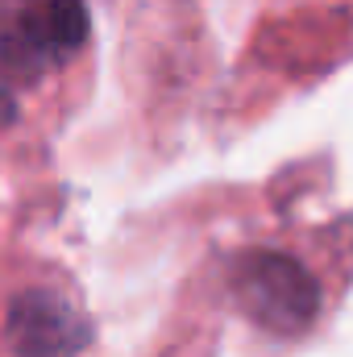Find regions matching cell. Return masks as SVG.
<instances>
[{
    "label": "cell",
    "instance_id": "obj_1",
    "mask_svg": "<svg viewBox=\"0 0 353 357\" xmlns=\"http://www.w3.org/2000/svg\"><path fill=\"white\" fill-rule=\"evenodd\" d=\"M88 42L84 0H8L0 8V116L42 75L59 71Z\"/></svg>",
    "mask_w": 353,
    "mask_h": 357
},
{
    "label": "cell",
    "instance_id": "obj_2",
    "mask_svg": "<svg viewBox=\"0 0 353 357\" xmlns=\"http://www.w3.org/2000/svg\"><path fill=\"white\" fill-rule=\"evenodd\" d=\"M229 287H233V299L246 312V320H254L258 328L274 333V337L308 333L320 312V282L291 254H274V250L241 254L233 262Z\"/></svg>",
    "mask_w": 353,
    "mask_h": 357
},
{
    "label": "cell",
    "instance_id": "obj_3",
    "mask_svg": "<svg viewBox=\"0 0 353 357\" xmlns=\"http://www.w3.org/2000/svg\"><path fill=\"white\" fill-rule=\"evenodd\" d=\"M17 357H75L88 345L91 328L80 303L59 287H29L8 303L4 320Z\"/></svg>",
    "mask_w": 353,
    "mask_h": 357
}]
</instances>
